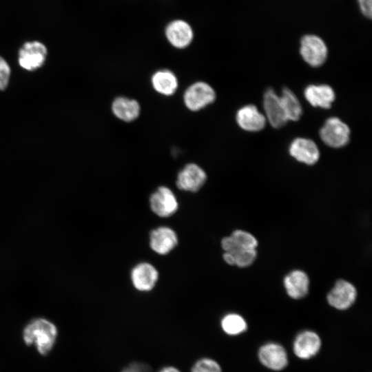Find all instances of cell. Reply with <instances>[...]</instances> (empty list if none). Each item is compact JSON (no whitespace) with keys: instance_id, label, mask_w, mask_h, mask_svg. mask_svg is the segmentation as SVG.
Instances as JSON below:
<instances>
[{"instance_id":"8fae6325","label":"cell","mask_w":372,"mask_h":372,"mask_svg":"<svg viewBox=\"0 0 372 372\" xmlns=\"http://www.w3.org/2000/svg\"><path fill=\"white\" fill-rule=\"evenodd\" d=\"M178 244L175 231L167 227H159L152 230L149 235L151 249L160 255H166Z\"/></svg>"},{"instance_id":"2e32d148","label":"cell","mask_w":372,"mask_h":372,"mask_svg":"<svg viewBox=\"0 0 372 372\" xmlns=\"http://www.w3.org/2000/svg\"><path fill=\"white\" fill-rule=\"evenodd\" d=\"M321 341L317 333L305 331L298 334L293 343V352L301 359H309L320 350Z\"/></svg>"},{"instance_id":"d4e9b609","label":"cell","mask_w":372,"mask_h":372,"mask_svg":"<svg viewBox=\"0 0 372 372\" xmlns=\"http://www.w3.org/2000/svg\"><path fill=\"white\" fill-rule=\"evenodd\" d=\"M192 372H222V370L220 365L214 360L203 358L194 364Z\"/></svg>"},{"instance_id":"3957f363","label":"cell","mask_w":372,"mask_h":372,"mask_svg":"<svg viewBox=\"0 0 372 372\" xmlns=\"http://www.w3.org/2000/svg\"><path fill=\"white\" fill-rule=\"evenodd\" d=\"M215 99L214 90L208 83L203 81H198L189 85L183 95L185 106L194 112L212 103Z\"/></svg>"},{"instance_id":"f1b7e54d","label":"cell","mask_w":372,"mask_h":372,"mask_svg":"<svg viewBox=\"0 0 372 372\" xmlns=\"http://www.w3.org/2000/svg\"><path fill=\"white\" fill-rule=\"evenodd\" d=\"M159 372H180V371L175 367L167 366L162 369Z\"/></svg>"},{"instance_id":"8992f818","label":"cell","mask_w":372,"mask_h":372,"mask_svg":"<svg viewBox=\"0 0 372 372\" xmlns=\"http://www.w3.org/2000/svg\"><path fill=\"white\" fill-rule=\"evenodd\" d=\"M149 206L158 216L167 218L177 211L178 204L172 191L167 187L161 186L150 196Z\"/></svg>"},{"instance_id":"e0dca14e","label":"cell","mask_w":372,"mask_h":372,"mask_svg":"<svg viewBox=\"0 0 372 372\" xmlns=\"http://www.w3.org/2000/svg\"><path fill=\"white\" fill-rule=\"evenodd\" d=\"M304 95L310 105L324 109L330 108L335 98L334 90L328 85H309Z\"/></svg>"},{"instance_id":"603a6c76","label":"cell","mask_w":372,"mask_h":372,"mask_svg":"<svg viewBox=\"0 0 372 372\" xmlns=\"http://www.w3.org/2000/svg\"><path fill=\"white\" fill-rule=\"evenodd\" d=\"M256 256V249H238L229 252H224L223 256L224 260L230 265L247 267L255 261Z\"/></svg>"},{"instance_id":"5bb4252c","label":"cell","mask_w":372,"mask_h":372,"mask_svg":"<svg viewBox=\"0 0 372 372\" xmlns=\"http://www.w3.org/2000/svg\"><path fill=\"white\" fill-rule=\"evenodd\" d=\"M236 120L240 128L248 132L262 130L267 119L254 105H247L240 108L236 115Z\"/></svg>"},{"instance_id":"4fadbf2b","label":"cell","mask_w":372,"mask_h":372,"mask_svg":"<svg viewBox=\"0 0 372 372\" xmlns=\"http://www.w3.org/2000/svg\"><path fill=\"white\" fill-rule=\"evenodd\" d=\"M258 357L264 366L275 371L283 369L288 363L285 349L281 345L275 343L263 345L259 350Z\"/></svg>"},{"instance_id":"ffe728a7","label":"cell","mask_w":372,"mask_h":372,"mask_svg":"<svg viewBox=\"0 0 372 372\" xmlns=\"http://www.w3.org/2000/svg\"><path fill=\"white\" fill-rule=\"evenodd\" d=\"M112 110L118 118L125 122H131L139 116L141 107L134 99L118 96L112 102Z\"/></svg>"},{"instance_id":"44dd1931","label":"cell","mask_w":372,"mask_h":372,"mask_svg":"<svg viewBox=\"0 0 372 372\" xmlns=\"http://www.w3.org/2000/svg\"><path fill=\"white\" fill-rule=\"evenodd\" d=\"M152 85L157 92L165 96H171L177 90L178 80L172 71L164 69L152 75Z\"/></svg>"},{"instance_id":"ba28073f","label":"cell","mask_w":372,"mask_h":372,"mask_svg":"<svg viewBox=\"0 0 372 372\" xmlns=\"http://www.w3.org/2000/svg\"><path fill=\"white\" fill-rule=\"evenodd\" d=\"M205 172L195 163L187 164L178 174L176 186L178 189L190 192H198L205 183Z\"/></svg>"},{"instance_id":"9a60e30c","label":"cell","mask_w":372,"mask_h":372,"mask_svg":"<svg viewBox=\"0 0 372 372\" xmlns=\"http://www.w3.org/2000/svg\"><path fill=\"white\" fill-rule=\"evenodd\" d=\"M165 36L174 47L180 49L187 47L191 43L194 34L189 23L183 20L177 19L167 25Z\"/></svg>"},{"instance_id":"ac0fdd59","label":"cell","mask_w":372,"mask_h":372,"mask_svg":"<svg viewBox=\"0 0 372 372\" xmlns=\"http://www.w3.org/2000/svg\"><path fill=\"white\" fill-rule=\"evenodd\" d=\"M284 286L289 297L300 299L309 291V279L306 273L301 270H293L284 279Z\"/></svg>"},{"instance_id":"cb8c5ba5","label":"cell","mask_w":372,"mask_h":372,"mask_svg":"<svg viewBox=\"0 0 372 372\" xmlns=\"http://www.w3.org/2000/svg\"><path fill=\"white\" fill-rule=\"evenodd\" d=\"M221 326L226 333L233 335L240 334L247 329L245 320L236 313H229L225 316L221 321Z\"/></svg>"},{"instance_id":"83f0119b","label":"cell","mask_w":372,"mask_h":372,"mask_svg":"<svg viewBox=\"0 0 372 372\" xmlns=\"http://www.w3.org/2000/svg\"><path fill=\"white\" fill-rule=\"evenodd\" d=\"M360 10L366 17L371 18V0H358Z\"/></svg>"},{"instance_id":"7a4b0ae2","label":"cell","mask_w":372,"mask_h":372,"mask_svg":"<svg viewBox=\"0 0 372 372\" xmlns=\"http://www.w3.org/2000/svg\"><path fill=\"white\" fill-rule=\"evenodd\" d=\"M349 126L339 118L331 117L326 120L320 130L322 141L328 146L340 148L345 146L350 139Z\"/></svg>"},{"instance_id":"7c38bea8","label":"cell","mask_w":372,"mask_h":372,"mask_svg":"<svg viewBox=\"0 0 372 372\" xmlns=\"http://www.w3.org/2000/svg\"><path fill=\"white\" fill-rule=\"evenodd\" d=\"M158 278L156 269L150 263L141 262L136 265L131 271L133 286L138 291L152 290Z\"/></svg>"},{"instance_id":"4316f807","label":"cell","mask_w":372,"mask_h":372,"mask_svg":"<svg viewBox=\"0 0 372 372\" xmlns=\"http://www.w3.org/2000/svg\"><path fill=\"white\" fill-rule=\"evenodd\" d=\"M121 372H152V369L149 365L145 363L132 362Z\"/></svg>"},{"instance_id":"5b68a950","label":"cell","mask_w":372,"mask_h":372,"mask_svg":"<svg viewBox=\"0 0 372 372\" xmlns=\"http://www.w3.org/2000/svg\"><path fill=\"white\" fill-rule=\"evenodd\" d=\"M47 54L48 50L41 42L27 41L19 51V63L26 70H35L43 65Z\"/></svg>"},{"instance_id":"484cf974","label":"cell","mask_w":372,"mask_h":372,"mask_svg":"<svg viewBox=\"0 0 372 372\" xmlns=\"http://www.w3.org/2000/svg\"><path fill=\"white\" fill-rule=\"evenodd\" d=\"M10 68L6 61L0 56V90H5L9 83Z\"/></svg>"},{"instance_id":"7402d4cb","label":"cell","mask_w":372,"mask_h":372,"mask_svg":"<svg viewBox=\"0 0 372 372\" xmlns=\"http://www.w3.org/2000/svg\"><path fill=\"white\" fill-rule=\"evenodd\" d=\"M287 121H296L300 119L302 109L295 94L289 88H284L280 96Z\"/></svg>"},{"instance_id":"52a82bcc","label":"cell","mask_w":372,"mask_h":372,"mask_svg":"<svg viewBox=\"0 0 372 372\" xmlns=\"http://www.w3.org/2000/svg\"><path fill=\"white\" fill-rule=\"evenodd\" d=\"M357 296L355 287L349 282L340 279L327 295V301L339 310L349 309L355 302Z\"/></svg>"},{"instance_id":"277c9868","label":"cell","mask_w":372,"mask_h":372,"mask_svg":"<svg viewBox=\"0 0 372 372\" xmlns=\"http://www.w3.org/2000/svg\"><path fill=\"white\" fill-rule=\"evenodd\" d=\"M300 52L309 65L319 67L327 60L328 50L325 43L319 37L305 35L300 41Z\"/></svg>"},{"instance_id":"6da1fadb","label":"cell","mask_w":372,"mask_h":372,"mask_svg":"<svg viewBox=\"0 0 372 372\" xmlns=\"http://www.w3.org/2000/svg\"><path fill=\"white\" fill-rule=\"evenodd\" d=\"M23 340L28 346L34 345L43 355L53 349L58 336L56 325L45 318H37L30 322L23 330Z\"/></svg>"},{"instance_id":"d6986e66","label":"cell","mask_w":372,"mask_h":372,"mask_svg":"<svg viewBox=\"0 0 372 372\" xmlns=\"http://www.w3.org/2000/svg\"><path fill=\"white\" fill-rule=\"evenodd\" d=\"M258 246L256 238L250 233L236 229L229 236L221 240V247L225 252H229L238 249H256Z\"/></svg>"},{"instance_id":"30bf717a","label":"cell","mask_w":372,"mask_h":372,"mask_svg":"<svg viewBox=\"0 0 372 372\" xmlns=\"http://www.w3.org/2000/svg\"><path fill=\"white\" fill-rule=\"evenodd\" d=\"M289 154L296 161L311 165L316 163L320 158V151L317 145L311 139L297 138L289 146Z\"/></svg>"},{"instance_id":"9c48e42d","label":"cell","mask_w":372,"mask_h":372,"mask_svg":"<svg viewBox=\"0 0 372 372\" xmlns=\"http://www.w3.org/2000/svg\"><path fill=\"white\" fill-rule=\"evenodd\" d=\"M265 118L271 125L279 128L288 121L279 96L273 89H268L263 97Z\"/></svg>"}]
</instances>
